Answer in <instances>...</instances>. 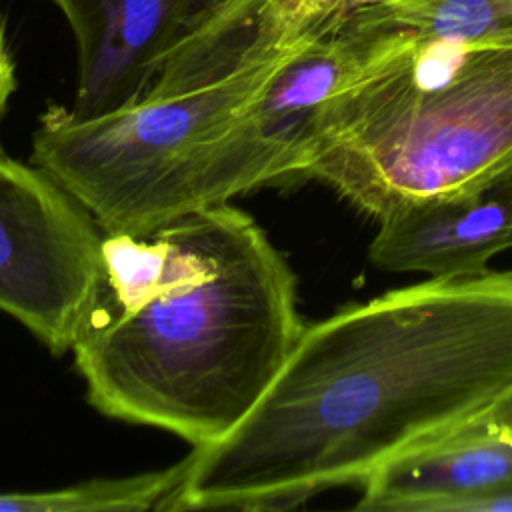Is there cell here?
Here are the masks:
<instances>
[{"mask_svg":"<svg viewBox=\"0 0 512 512\" xmlns=\"http://www.w3.org/2000/svg\"><path fill=\"white\" fill-rule=\"evenodd\" d=\"M460 512H512V484L468 502Z\"/></svg>","mask_w":512,"mask_h":512,"instance_id":"obj_14","label":"cell"},{"mask_svg":"<svg viewBox=\"0 0 512 512\" xmlns=\"http://www.w3.org/2000/svg\"><path fill=\"white\" fill-rule=\"evenodd\" d=\"M346 14L296 48L226 130L192 158L178 216L226 204L276 178L306 174L324 108L364 56V40Z\"/></svg>","mask_w":512,"mask_h":512,"instance_id":"obj_5","label":"cell"},{"mask_svg":"<svg viewBox=\"0 0 512 512\" xmlns=\"http://www.w3.org/2000/svg\"><path fill=\"white\" fill-rule=\"evenodd\" d=\"M354 10L414 40L512 48V0H374Z\"/></svg>","mask_w":512,"mask_h":512,"instance_id":"obj_10","label":"cell"},{"mask_svg":"<svg viewBox=\"0 0 512 512\" xmlns=\"http://www.w3.org/2000/svg\"><path fill=\"white\" fill-rule=\"evenodd\" d=\"M508 248H512V168L470 190L384 216L368 256L386 272L454 278L486 272L488 260Z\"/></svg>","mask_w":512,"mask_h":512,"instance_id":"obj_8","label":"cell"},{"mask_svg":"<svg viewBox=\"0 0 512 512\" xmlns=\"http://www.w3.org/2000/svg\"><path fill=\"white\" fill-rule=\"evenodd\" d=\"M102 262L70 348L90 404L194 448L226 436L304 328L286 258L226 202L144 234H104Z\"/></svg>","mask_w":512,"mask_h":512,"instance_id":"obj_2","label":"cell"},{"mask_svg":"<svg viewBox=\"0 0 512 512\" xmlns=\"http://www.w3.org/2000/svg\"><path fill=\"white\" fill-rule=\"evenodd\" d=\"M104 232L42 168L0 154V310L54 354L72 348L100 290Z\"/></svg>","mask_w":512,"mask_h":512,"instance_id":"obj_6","label":"cell"},{"mask_svg":"<svg viewBox=\"0 0 512 512\" xmlns=\"http://www.w3.org/2000/svg\"><path fill=\"white\" fill-rule=\"evenodd\" d=\"M76 44V92L66 110L94 118L128 106L222 0H50Z\"/></svg>","mask_w":512,"mask_h":512,"instance_id":"obj_7","label":"cell"},{"mask_svg":"<svg viewBox=\"0 0 512 512\" xmlns=\"http://www.w3.org/2000/svg\"><path fill=\"white\" fill-rule=\"evenodd\" d=\"M184 470L186 458L170 468L124 478H98L48 490L0 492V512L168 510Z\"/></svg>","mask_w":512,"mask_h":512,"instance_id":"obj_11","label":"cell"},{"mask_svg":"<svg viewBox=\"0 0 512 512\" xmlns=\"http://www.w3.org/2000/svg\"><path fill=\"white\" fill-rule=\"evenodd\" d=\"M510 388L512 272L388 290L304 324L244 418L186 456L168 510H284L360 486Z\"/></svg>","mask_w":512,"mask_h":512,"instance_id":"obj_1","label":"cell"},{"mask_svg":"<svg viewBox=\"0 0 512 512\" xmlns=\"http://www.w3.org/2000/svg\"><path fill=\"white\" fill-rule=\"evenodd\" d=\"M364 56L324 108L304 176L384 216L512 168V48L414 40L348 10Z\"/></svg>","mask_w":512,"mask_h":512,"instance_id":"obj_4","label":"cell"},{"mask_svg":"<svg viewBox=\"0 0 512 512\" xmlns=\"http://www.w3.org/2000/svg\"><path fill=\"white\" fill-rule=\"evenodd\" d=\"M512 484V436L462 426L402 452L360 488L358 510L460 512L468 502Z\"/></svg>","mask_w":512,"mask_h":512,"instance_id":"obj_9","label":"cell"},{"mask_svg":"<svg viewBox=\"0 0 512 512\" xmlns=\"http://www.w3.org/2000/svg\"><path fill=\"white\" fill-rule=\"evenodd\" d=\"M16 90V68L8 44V34H6V20L0 8V118L10 102V96Z\"/></svg>","mask_w":512,"mask_h":512,"instance_id":"obj_13","label":"cell"},{"mask_svg":"<svg viewBox=\"0 0 512 512\" xmlns=\"http://www.w3.org/2000/svg\"><path fill=\"white\" fill-rule=\"evenodd\" d=\"M466 426L496 430L512 436V388L500 396L492 406H488L480 416L470 420Z\"/></svg>","mask_w":512,"mask_h":512,"instance_id":"obj_12","label":"cell"},{"mask_svg":"<svg viewBox=\"0 0 512 512\" xmlns=\"http://www.w3.org/2000/svg\"><path fill=\"white\" fill-rule=\"evenodd\" d=\"M328 24L298 20L280 0H222L128 106L94 118L50 106L32 160L104 234L150 232L178 216L192 158Z\"/></svg>","mask_w":512,"mask_h":512,"instance_id":"obj_3","label":"cell"}]
</instances>
